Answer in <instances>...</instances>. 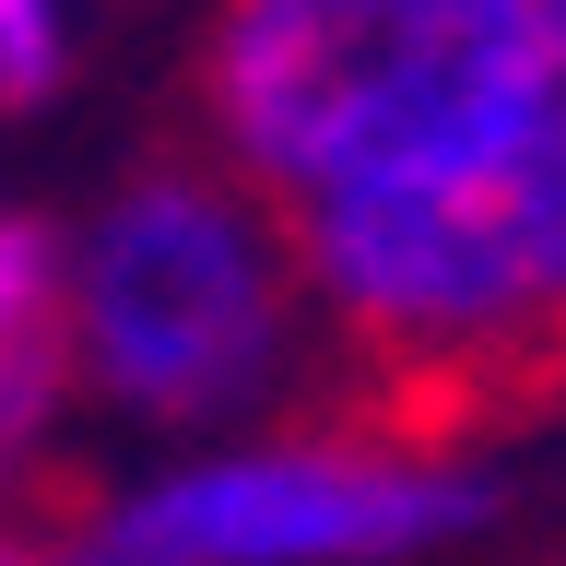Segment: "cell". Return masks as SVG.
<instances>
[{"instance_id": "cell-1", "label": "cell", "mask_w": 566, "mask_h": 566, "mask_svg": "<svg viewBox=\"0 0 566 566\" xmlns=\"http://www.w3.org/2000/svg\"><path fill=\"white\" fill-rule=\"evenodd\" d=\"M555 106L531 0H224L201 35L212 166L295 224L507 154Z\"/></svg>"}, {"instance_id": "cell-2", "label": "cell", "mask_w": 566, "mask_h": 566, "mask_svg": "<svg viewBox=\"0 0 566 566\" xmlns=\"http://www.w3.org/2000/svg\"><path fill=\"white\" fill-rule=\"evenodd\" d=\"M71 389L154 437L272 413L318 343L295 224L237 166H142L60 237Z\"/></svg>"}, {"instance_id": "cell-3", "label": "cell", "mask_w": 566, "mask_h": 566, "mask_svg": "<svg viewBox=\"0 0 566 566\" xmlns=\"http://www.w3.org/2000/svg\"><path fill=\"white\" fill-rule=\"evenodd\" d=\"M295 272L318 331L401 389L566 366V106L460 177L295 212Z\"/></svg>"}, {"instance_id": "cell-4", "label": "cell", "mask_w": 566, "mask_h": 566, "mask_svg": "<svg viewBox=\"0 0 566 566\" xmlns=\"http://www.w3.org/2000/svg\"><path fill=\"white\" fill-rule=\"evenodd\" d=\"M495 472L378 424L212 437L71 520V566H437L495 531Z\"/></svg>"}, {"instance_id": "cell-5", "label": "cell", "mask_w": 566, "mask_h": 566, "mask_svg": "<svg viewBox=\"0 0 566 566\" xmlns=\"http://www.w3.org/2000/svg\"><path fill=\"white\" fill-rule=\"evenodd\" d=\"M83 401L71 389V343L60 318L35 331H0V520H24L35 484H48V449H60V413Z\"/></svg>"}, {"instance_id": "cell-6", "label": "cell", "mask_w": 566, "mask_h": 566, "mask_svg": "<svg viewBox=\"0 0 566 566\" xmlns=\"http://www.w3.org/2000/svg\"><path fill=\"white\" fill-rule=\"evenodd\" d=\"M71 83V0H0V106H48Z\"/></svg>"}, {"instance_id": "cell-7", "label": "cell", "mask_w": 566, "mask_h": 566, "mask_svg": "<svg viewBox=\"0 0 566 566\" xmlns=\"http://www.w3.org/2000/svg\"><path fill=\"white\" fill-rule=\"evenodd\" d=\"M35 318H60V237L0 201V331H35Z\"/></svg>"}, {"instance_id": "cell-8", "label": "cell", "mask_w": 566, "mask_h": 566, "mask_svg": "<svg viewBox=\"0 0 566 566\" xmlns=\"http://www.w3.org/2000/svg\"><path fill=\"white\" fill-rule=\"evenodd\" d=\"M0 566H71V520H0Z\"/></svg>"}, {"instance_id": "cell-9", "label": "cell", "mask_w": 566, "mask_h": 566, "mask_svg": "<svg viewBox=\"0 0 566 566\" xmlns=\"http://www.w3.org/2000/svg\"><path fill=\"white\" fill-rule=\"evenodd\" d=\"M543 12V71H555V106H566V0H531Z\"/></svg>"}]
</instances>
